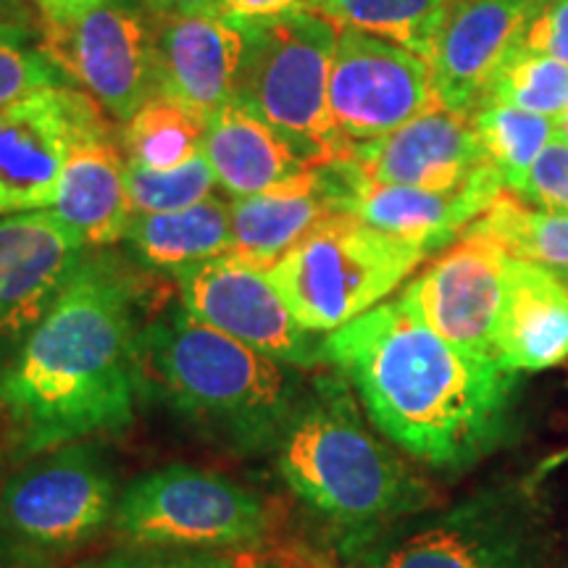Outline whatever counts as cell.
I'll return each mask as SVG.
<instances>
[{
	"label": "cell",
	"instance_id": "cell-1",
	"mask_svg": "<svg viewBox=\"0 0 568 568\" xmlns=\"http://www.w3.org/2000/svg\"><path fill=\"white\" fill-rule=\"evenodd\" d=\"M142 268L90 247L48 316L0 368V435L17 464L132 426L142 395L140 339L155 314V287Z\"/></svg>",
	"mask_w": 568,
	"mask_h": 568
},
{
	"label": "cell",
	"instance_id": "cell-2",
	"mask_svg": "<svg viewBox=\"0 0 568 568\" xmlns=\"http://www.w3.org/2000/svg\"><path fill=\"white\" fill-rule=\"evenodd\" d=\"M324 364L351 382L382 437L437 474L481 464L514 426L518 374L458 351L400 297L326 335Z\"/></svg>",
	"mask_w": 568,
	"mask_h": 568
},
{
	"label": "cell",
	"instance_id": "cell-3",
	"mask_svg": "<svg viewBox=\"0 0 568 568\" xmlns=\"http://www.w3.org/2000/svg\"><path fill=\"white\" fill-rule=\"evenodd\" d=\"M142 395H155L209 443L240 456L274 453L311 376L253 351L169 301L140 339Z\"/></svg>",
	"mask_w": 568,
	"mask_h": 568
},
{
	"label": "cell",
	"instance_id": "cell-4",
	"mask_svg": "<svg viewBox=\"0 0 568 568\" xmlns=\"http://www.w3.org/2000/svg\"><path fill=\"white\" fill-rule=\"evenodd\" d=\"M274 466L303 506L343 531V545L435 500L414 468L376 437L337 368L308 379L274 450Z\"/></svg>",
	"mask_w": 568,
	"mask_h": 568
},
{
	"label": "cell",
	"instance_id": "cell-5",
	"mask_svg": "<svg viewBox=\"0 0 568 568\" xmlns=\"http://www.w3.org/2000/svg\"><path fill=\"white\" fill-rule=\"evenodd\" d=\"M343 548L355 568H552L548 514L521 481L474 489Z\"/></svg>",
	"mask_w": 568,
	"mask_h": 568
},
{
	"label": "cell",
	"instance_id": "cell-6",
	"mask_svg": "<svg viewBox=\"0 0 568 568\" xmlns=\"http://www.w3.org/2000/svg\"><path fill=\"white\" fill-rule=\"evenodd\" d=\"M116 503V477L95 445L21 460L0 487V568H69L113 527Z\"/></svg>",
	"mask_w": 568,
	"mask_h": 568
},
{
	"label": "cell",
	"instance_id": "cell-7",
	"mask_svg": "<svg viewBox=\"0 0 568 568\" xmlns=\"http://www.w3.org/2000/svg\"><path fill=\"white\" fill-rule=\"evenodd\" d=\"M243 32L234 98L280 132L311 169L351 155L326 111L339 27L316 11L234 21Z\"/></svg>",
	"mask_w": 568,
	"mask_h": 568
},
{
	"label": "cell",
	"instance_id": "cell-8",
	"mask_svg": "<svg viewBox=\"0 0 568 568\" xmlns=\"http://www.w3.org/2000/svg\"><path fill=\"white\" fill-rule=\"evenodd\" d=\"M426 258L422 245L389 237L339 211L266 272L295 322L326 337L385 303Z\"/></svg>",
	"mask_w": 568,
	"mask_h": 568
},
{
	"label": "cell",
	"instance_id": "cell-9",
	"mask_svg": "<svg viewBox=\"0 0 568 568\" xmlns=\"http://www.w3.org/2000/svg\"><path fill=\"white\" fill-rule=\"evenodd\" d=\"M113 529L153 550H226L258 545L268 510L253 489L195 466H163L119 493Z\"/></svg>",
	"mask_w": 568,
	"mask_h": 568
},
{
	"label": "cell",
	"instance_id": "cell-10",
	"mask_svg": "<svg viewBox=\"0 0 568 568\" xmlns=\"http://www.w3.org/2000/svg\"><path fill=\"white\" fill-rule=\"evenodd\" d=\"M40 42L113 122H130L155 98V21L142 0H105L67 24H42Z\"/></svg>",
	"mask_w": 568,
	"mask_h": 568
},
{
	"label": "cell",
	"instance_id": "cell-11",
	"mask_svg": "<svg viewBox=\"0 0 568 568\" xmlns=\"http://www.w3.org/2000/svg\"><path fill=\"white\" fill-rule=\"evenodd\" d=\"M437 105L432 71L422 55L339 27L332 55L326 111L347 148L397 130Z\"/></svg>",
	"mask_w": 568,
	"mask_h": 568
},
{
	"label": "cell",
	"instance_id": "cell-12",
	"mask_svg": "<svg viewBox=\"0 0 568 568\" xmlns=\"http://www.w3.org/2000/svg\"><path fill=\"white\" fill-rule=\"evenodd\" d=\"M180 301L201 322L303 372L324 366V337L303 329L266 268L226 253L174 274Z\"/></svg>",
	"mask_w": 568,
	"mask_h": 568
},
{
	"label": "cell",
	"instance_id": "cell-13",
	"mask_svg": "<svg viewBox=\"0 0 568 568\" xmlns=\"http://www.w3.org/2000/svg\"><path fill=\"white\" fill-rule=\"evenodd\" d=\"M510 253L466 226L453 245L403 287L400 301L439 337L477 358H493Z\"/></svg>",
	"mask_w": 568,
	"mask_h": 568
},
{
	"label": "cell",
	"instance_id": "cell-14",
	"mask_svg": "<svg viewBox=\"0 0 568 568\" xmlns=\"http://www.w3.org/2000/svg\"><path fill=\"white\" fill-rule=\"evenodd\" d=\"M101 111L71 84L42 88L0 111V219L51 209L71 148Z\"/></svg>",
	"mask_w": 568,
	"mask_h": 568
},
{
	"label": "cell",
	"instance_id": "cell-15",
	"mask_svg": "<svg viewBox=\"0 0 568 568\" xmlns=\"http://www.w3.org/2000/svg\"><path fill=\"white\" fill-rule=\"evenodd\" d=\"M90 247L53 211L0 219V368L48 316Z\"/></svg>",
	"mask_w": 568,
	"mask_h": 568
},
{
	"label": "cell",
	"instance_id": "cell-16",
	"mask_svg": "<svg viewBox=\"0 0 568 568\" xmlns=\"http://www.w3.org/2000/svg\"><path fill=\"white\" fill-rule=\"evenodd\" d=\"M489 163L471 119L437 103L397 130L355 145L337 166L358 182L447 193L464 187Z\"/></svg>",
	"mask_w": 568,
	"mask_h": 568
},
{
	"label": "cell",
	"instance_id": "cell-17",
	"mask_svg": "<svg viewBox=\"0 0 568 568\" xmlns=\"http://www.w3.org/2000/svg\"><path fill=\"white\" fill-rule=\"evenodd\" d=\"M539 0H458L432 40L437 103L471 119L485 105L497 71L521 42Z\"/></svg>",
	"mask_w": 568,
	"mask_h": 568
},
{
	"label": "cell",
	"instance_id": "cell-18",
	"mask_svg": "<svg viewBox=\"0 0 568 568\" xmlns=\"http://www.w3.org/2000/svg\"><path fill=\"white\" fill-rule=\"evenodd\" d=\"M343 182V211L389 237L422 245L426 253L445 251L453 245L468 224H474L489 209V203L506 190L497 169L489 166L466 182L464 187L437 193V190L406 187V184H376L351 180L337 163Z\"/></svg>",
	"mask_w": 568,
	"mask_h": 568
},
{
	"label": "cell",
	"instance_id": "cell-19",
	"mask_svg": "<svg viewBox=\"0 0 568 568\" xmlns=\"http://www.w3.org/2000/svg\"><path fill=\"white\" fill-rule=\"evenodd\" d=\"M155 21V95L203 116L234 98L243 32L219 11L172 13Z\"/></svg>",
	"mask_w": 568,
	"mask_h": 568
},
{
	"label": "cell",
	"instance_id": "cell-20",
	"mask_svg": "<svg viewBox=\"0 0 568 568\" xmlns=\"http://www.w3.org/2000/svg\"><path fill=\"white\" fill-rule=\"evenodd\" d=\"M53 211L88 247H109L124 240L132 222L126 193V153L122 132L98 113L71 148Z\"/></svg>",
	"mask_w": 568,
	"mask_h": 568
},
{
	"label": "cell",
	"instance_id": "cell-21",
	"mask_svg": "<svg viewBox=\"0 0 568 568\" xmlns=\"http://www.w3.org/2000/svg\"><path fill=\"white\" fill-rule=\"evenodd\" d=\"M493 355L510 374H535L566 364L568 282L564 274L510 255Z\"/></svg>",
	"mask_w": 568,
	"mask_h": 568
},
{
	"label": "cell",
	"instance_id": "cell-22",
	"mask_svg": "<svg viewBox=\"0 0 568 568\" xmlns=\"http://www.w3.org/2000/svg\"><path fill=\"white\" fill-rule=\"evenodd\" d=\"M343 211V182L332 166L268 193L232 197V255L272 268L314 226Z\"/></svg>",
	"mask_w": 568,
	"mask_h": 568
},
{
	"label": "cell",
	"instance_id": "cell-23",
	"mask_svg": "<svg viewBox=\"0 0 568 568\" xmlns=\"http://www.w3.org/2000/svg\"><path fill=\"white\" fill-rule=\"evenodd\" d=\"M203 153L230 197L268 193L314 172L280 132L237 98L209 116Z\"/></svg>",
	"mask_w": 568,
	"mask_h": 568
},
{
	"label": "cell",
	"instance_id": "cell-24",
	"mask_svg": "<svg viewBox=\"0 0 568 568\" xmlns=\"http://www.w3.org/2000/svg\"><path fill=\"white\" fill-rule=\"evenodd\" d=\"M122 243L140 266L174 276L232 253V201L213 193L182 211L134 213Z\"/></svg>",
	"mask_w": 568,
	"mask_h": 568
},
{
	"label": "cell",
	"instance_id": "cell-25",
	"mask_svg": "<svg viewBox=\"0 0 568 568\" xmlns=\"http://www.w3.org/2000/svg\"><path fill=\"white\" fill-rule=\"evenodd\" d=\"M209 116L172 98L155 95L124 122L122 148L126 161L151 172H172L203 153Z\"/></svg>",
	"mask_w": 568,
	"mask_h": 568
},
{
	"label": "cell",
	"instance_id": "cell-26",
	"mask_svg": "<svg viewBox=\"0 0 568 568\" xmlns=\"http://www.w3.org/2000/svg\"><path fill=\"white\" fill-rule=\"evenodd\" d=\"M458 0H311L308 11L389 40L426 61L445 13Z\"/></svg>",
	"mask_w": 568,
	"mask_h": 568
},
{
	"label": "cell",
	"instance_id": "cell-27",
	"mask_svg": "<svg viewBox=\"0 0 568 568\" xmlns=\"http://www.w3.org/2000/svg\"><path fill=\"white\" fill-rule=\"evenodd\" d=\"M471 226L500 243L514 258L568 276V213L531 209L503 190Z\"/></svg>",
	"mask_w": 568,
	"mask_h": 568
},
{
	"label": "cell",
	"instance_id": "cell-28",
	"mask_svg": "<svg viewBox=\"0 0 568 568\" xmlns=\"http://www.w3.org/2000/svg\"><path fill=\"white\" fill-rule=\"evenodd\" d=\"M471 124L508 193L521 187L539 153L556 140V119L514 105H481L471 116Z\"/></svg>",
	"mask_w": 568,
	"mask_h": 568
},
{
	"label": "cell",
	"instance_id": "cell-29",
	"mask_svg": "<svg viewBox=\"0 0 568 568\" xmlns=\"http://www.w3.org/2000/svg\"><path fill=\"white\" fill-rule=\"evenodd\" d=\"M489 103L558 119L568 105V63L518 42L497 71L485 105Z\"/></svg>",
	"mask_w": 568,
	"mask_h": 568
},
{
	"label": "cell",
	"instance_id": "cell-30",
	"mask_svg": "<svg viewBox=\"0 0 568 568\" xmlns=\"http://www.w3.org/2000/svg\"><path fill=\"white\" fill-rule=\"evenodd\" d=\"M205 153L195 155L193 161L182 163L172 172H151V169L134 166L126 161V193H130L132 213H166L182 211L190 205L205 201L216 187Z\"/></svg>",
	"mask_w": 568,
	"mask_h": 568
},
{
	"label": "cell",
	"instance_id": "cell-31",
	"mask_svg": "<svg viewBox=\"0 0 568 568\" xmlns=\"http://www.w3.org/2000/svg\"><path fill=\"white\" fill-rule=\"evenodd\" d=\"M69 84L30 24L0 21V111L42 88Z\"/></svg>",
	"mask_w": 568,
	"mask_h": 568
},
{
	"label": "cell",
	"instance_id": "cell-32",
	"mask_svg": "<svg viewBox=\"0 0 568 568\" xmlns=\"http://www.w3.org/2000/svg\"><path fill=\"white\" fill-rule=\"evenodd\" d=\"M514 195L531 209L568 213V142L552 140Z\"/></svg>",
	"mask_w": 568,
	"mask_h": 568
},
{
	"label": "cell",
	"instance_id": "cell-33",
	"mask_svg": "<svg viewBox=\"0 0 568 568\" xmlns=\"http://www.w3.org/2000/svg\"><path fill=\"white\" fill-rule=\"evenodd\" d=\"M521 45L568 63V0H539L524 30Z\"/></svg>",
	"mask_w": 568,
	"mask_h": 568
},
{
	"label": "cell",
	"instance_id": "cell-34",
	"mask_svg": "<svg viewBox=\"0 0 568 568\" xmlns=\"http://www.w3.org/2000/svg\"><path fill=\"white\" fill-rule=\"evenodd\" d=\"M311 0H222L219 13L230 21H251V19H268L282 17L290 11L308 9Z\"/></svg>",
	"mask_w": 568,
	"mask_h": 568
},
{
	"label": "cell",
	"instance_id": "cell-35",
	"mask_svg": "<svg viewBox=\"0 0 568 568\" xmlns=\"http://www.w3.org/2000/svg\"><path fill=\"white\" fill-rule=\"evenodd\" d=\"M145 560L148 568H237L213 550H155Z\"/></svg>",
	"mask_w": 568,
	"mask_h": 568
},
{
	"label": "cell",
	"instance_id": "cell-36",
	"mask_svg": "<svg viewBox=\"0 0 568 568\" xmlns=\"http://www.w3.org/2000/svg\"><path fill=\"white\" fill-rule=\"evenodd\" d=\"M30 3L38 9L42 24H67L103 6L105 0H30Z\"/></svg>",
	"mask_w": 568,
	"mask_h": 568
},
{
	"label": "cell",
	"instance_id": "cell-37",
	"mask_svg": "<svg viewBox=\"0 0 568 568\" xmlns=\"http://www.w3.org/2000/svg\"><path fill=\"white\" fill-rule=\"evenodd\" d=\"M153 17H172V13H197L219 11L222 0H142Z\"/></svg>",
	"mask_w": 568,
	"mask_h": 568
},
{
	"label": "cell",
	"instance_id": "cell-38",
	"mask_svg": "<svg viewBox=\"0 0 568 568\" xmlns=\"http://www.w3.org/2000/svg\"><path fill=\"white\" fill-rule=\"evenodd\" d=\"M69 568H148V560L138 552H109V556L77 560Z\"/></svg>",
	"mask_w": 568,
	"mask_h": 568
},
{
	"label": "cell",
	"instance_id": "cell-39",
	"mask_svg": "<svg viewBox=\"0 0 568 568\" xmlns=\"http://www.w3.org/2000/svg\"><path fill=\"white\" fill-rule=\"evenodd\" d=\"M0 21H19V24H30V21H27L24 0H0Z\"/></svg>",
	"mask_w": 568,
	"mask_h": 568
},
{
	"label": "cell",
	"instance_id": "cell-40",
	"mask_svg": "<svg viewBox=\"0 0 568 568\" xmlns=\"http://www.w3.org/2000/svg\"><path fill=\"white\" fill-rule=\"evenodd\" d=\"M556 138L568 142V105H566V111L556 119Z\"/></svg>",
	"mask_w": 568,
	"mask_h": 568
},
{
	"label": "cell",
	"instance_id": "cell-41",
	"mask_svg": "<svg viewBox=\"0 0 568 568\" xmlns=\"http://www.w3.org/2000/svg\"><path fill=\"white\" fill-rule=\"evenodd\" d=\"M0 450H3V443H0Z\"/></svg>",
	"mask_w": 568,
	"mask_h": 568
},
{
	"label": "cell",
	"instance_id": "cell-42",
	"mask_svg": "<svg viewBox=\"0 0 568 568\" xmlns=\"http://www.w3.org/2000/svg\"><path fill=\"white\" fill-rule=\"evenodd\" d=\"M566 282H568V276H566Z\"/></svg>",
	"mask_w": 568,
	"mask_h": 568
}]
</instances>
